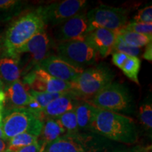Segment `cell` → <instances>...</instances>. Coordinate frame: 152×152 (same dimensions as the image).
Instances as JSON below:
<instances>
[{
    "label": "cell",
    "mask_w": 152,
    "mask_h": 152,
    "mask_svg": "<svg viewBox=\"0 0 152 152\" xmlns=\"http://www.w3.org/2000/svg\"><path fill=\"white\" fill-rule=\"evenodd\" d=\"M90 129L106 138L125 144H134L138 140L133 119L115 112L96 109Z\"/></svg>",
    "instance_id": "1"
},
{
    "label": "cell",
    "mask_w": 152,
    "mask_h": 152,
    "mask_svg": "<svg viewBox=\"0 0 152 152\" xmlns=\"http://www.w3.org/2000/svg\"><path fill=\"white\" fill-rule=\"evenodd\" d=\"M45 25L35 10L26 13L11 23L4 36L3 52L16 56L19 48L45 28Z\"/></svg>",
    "instance_id": "2"
},
{
    "label": "cell",
    "mask_w": 152,
    "mask_h": 152,
    "mask_svg": "<svg viewBox=\"0 0 152 152\" xmlns=\"http://www.w3.org/2000/svg\"><path fill=\"white\" fill-rule=\"evenodd\" d=\"M43 122L26 107L6 108L0 128L4 140H9L22 133H28L39 137Z\"/></svg>",
    "instance_id": "3"
},
{
    "label": "cell",
    "mask_w": 152,
    "mask_h": 152,
    "mask_svg": "<svg viewBox=\"0 0 152 152\" xmlns=\"http://www.w3.org/2000/svg\"><path fill=\"white\" fill-rule=\"evenodd\" d=\"M115 73L106 64L85 68L71 83V90L80 98H92L113 82Z\"/></svg>",
    "instance_id": "4"
},
{
    "label": "cell",
    "mask_w": 152,
    "mask_h": 152,
    "mask_svg": "<svg viewBox=\"0 0 152 152\" xmlns=\"http://www.w3.org/2000/svg\"><path fill=\"white\" fill-rule=\"evenodd\" d=\"M96 109L112 112H128L132 107V97L128 88L112 82L94 97L89 99Z\"/></svg>",
    "instance_id": "5"
},
{
    "label": "cell",
    "mask_w": 152,
    "mask_h": 152,
    "mask_svg": "<svg viewBox=\"0 0 152 152\" xmlns=\"http://www.w3.org/2000/svg\"><path fill=\"white\" fill-rule=\"evenodd\" d=\"M56 52L59 58L82 69L95 64L97 57L96 50L85 39L58 43Z\"/></svg>",
    "instance_id": "6"
},
{
    "label": "cell",
    "mask_w": 152,
    "mask_h": 152,
    "mask_svg": "<svg viewBox=\"0 0 152 152\" xmlns=\"http://www.w3.org/2000/svg\"><path fill=\"white\" fill-rule=\"evenodd\" d=\"M90 32L97 28L118 33L127 25L128 11L119 7L100 5L87 14Z\"/></svg>",
    "instance_id": "7"
},
{
    "label": "cell",
    "mask_w": 152,
    "mask_h": 152,
    "mask_svg": "<svg viewBox=\"0 0 152 152\" xmlns=\"http://www.w3.org/2000/svg\"><path fill=\"white\" fill-rule=\"evenodd\" d=\"M87 4L85 0H64L45 6H41L35 11L40 16L45 25H57L81 14Z\"/></svg>",
    "instance_id": "8"
},
{
    "label": "cell",
    "mask_w": 152,
    "mask_h": 152,
    "mask_svg": "<svg viewBox=\"0 0 152 152\" xmlns=\"http://www.w3.org/2000/svg\"><path fill=\"white\" fill-rule=\"evenodd\" d=\"M52 47V38L44 28L19 48L15 54L16 56L19 57L23 54L28 55L27 64L22 69L21 75H26L34 67L39 65L42 61L51 55Z\"/></svg>",
    "instance_id": "9"
},
{
    "label": "cell",
    "mask_w": 152,
    "mask_h": 152,
    "mask_svg": "<svg viewBox=\"0 0 152 152\" xmlns=\"http://www.w3.org/2000/svg\"><path fill=\"white\" fill-rule=\"evenodd\" d=\"M23 85L40 92L64 93L71 90V83L61 80L50 75L38 66L23 75Z\"/></svg>",
    "instance_id": "10"
},
{
    "label": "cell",
    "mask_w": 152,
    "mask_h": 152,
    "mask_svg": "<svg viewBox=\"0 0 152 152\" xmlns=\"http://www.w3.org/2000/svg\"><path fill=\"white\" fill-rule=\"evenodd\" d=\"M90 33L87 14H79L55 26L54 38L58 43L74 40H85Z\"/></svg>",
    "instance_id": "11"
},
{
    "label": "cell",
    "mask_w": 152,
    "mask_h": 152,
    "mask_svg": "<svg viewBox=\"0 0 152 152\" xmlns=\"http://www.w3.org/2000/svg\"><path fill=\"white\" fill-rule=\"evenodd\" d=\"M61 80L72 83L84 69L71 65L56 55H49L37 66Z\"/></svg>",
    "instance_id": "12"
},
{
    "label": "cell",
    "mask_w": 152,
    "mask_h": 152,
    "mask_svg": "<svg viewBox=\"0 0 152 152\" xmlns=\"http://www.w3.org/2000/svg\"><path fill=\"white\" fill-rule=\"evenodd\" d=\"M80 99L72 90L65 92L43 109L41 115L42 121L49 118L56 119L65 113L75 110L80 102Z\"/></svg>",
    "instance_id": "13"
},
{
    "label": "cell",
    "mask_w": 152,
    "mask_h": 152,
    "mask_svg": "<svg viewBox=\"0 0 152 152\" xmlns=\"http://www.w3.org/2000/svg\"><path fill=\"white\" fill-rule=\"evenodd\" d=\"M117 33L111 30L97 28L87 34L85 40L92 45L97 54L106 58L113 53Z\"/></svg>",
    "instance_id": "14"
},
{
    "label": "cell",
    "mask_w": 152,
    "mask_h": 152,
    "mask_svg": "<svg viewBox=\"0 0 152 152\" xmlns=\"http://www.w3.org/2000/svg\"><path fill=\"white\" fill-rule=\"evenodd\" d=\"M22 74L20 58L0 53V80L3 84L8 85L18 80Z\"/></svg>",
    "instance_id": "15"
},
{
    "label": "cell",
    "mask_w": 152,
    "mask_h": 152,
    "mask_svg": "<svg viewBox=\"0 0 152 152\" xmlns=\"http://www.w3.org/2000/svg\"><path fill=\"white\" fill-rule=\"evenodd\" d=\"M6 96V105L9 107H26L33 97L20 80L14 82L4 87Z\"/></svg>",
    "instance_id": "16"
},
{
    "label": "cell",
    "mask_w": 152,
    "mask_h": 152,
    "mask_svg": "<svg viewBox=\"0 0 152 152\" xmlns=\"http://www.w3.org/2000/svg\"><path fill=\"white\" fill-rule=\"evenodd\" d=\"M43 152H88L75 138V134L63 135L47 146Z\"/></svg>",
    "instance_id": "17"
},
{
    "label": "cell",
    "mask_w": 152,
    "mask_h": 152,
    "mask_svg": "<svg viewBox=\"0 0 152 152\" xmlns=\"http://www.w3.org/2000/svg\"><path fill=\"white\" fill-rule=\"evenodd\" d=\"M65 133V130L57 122L56 120L51 118L45 120L39 134L40 140H38L41 145V151L43 152L48 144L64 135Z\"/></svg>",
    "instance_id": "18"
},
{
    "label": "cell",
    "mask_w": 152,
    "mask_h": 152,
    "mask_svg": "<svg viewBox=\"0 0 152 152\" xmlns=\"http://www.w3.org/2000/svg\"><path fill=\"white\" fill-rule=\"evenodd\" d=\"M96 108L88 102H80L75 109L79 129H90Z\"/></svg>",
    "instance_id": "19"
},
{
    "label": "cell",
    "mask_w": 152,
    "mask_h": 152,
    "mask_svg": "<svg viewBox=\"0 0 152 152\" xmlns=\"http://www.w3.org/2000/svg\"><path fill=\"white\" fill-rule=\"evenodd\" d=\"M116 33L117 35L121 38L125 43L134 47L140 48L147 46L148 44L151 42L152 37L128 31L123 28Z\"/></svg>",
    "instance_id": "20"
},
{
    "label": "cell",
    "mask_w": 152,
    "mask_h": 152,
    "mask_svg": "<svg viewBox=\"0 0 152 152\" xmlns=\"http://www.w3.org/2000/svg\"><path fill=\"white\" fill-rule=\"evenodd\" d=\"M38 137L28 133H22L9 140L6 152H17L22 148L37 142Z\"/></svg>",
    "instance_id": "21"
},
{
    "label": "cell",
    "mask_w": 152,
    "mask_h": 152,
    "mask_svg": "<svg viewBox=\"0 0 152 152\" xmlns=\"http://www.w3.org/2000/svg\"><path fill=\"white\" fill-rule=\"evenodd\" d=\"M55 120H56L68 134H75L79 130L75 110L65 113Z\"/></svg>",
    "instance_id": "22"
},
{
    "label": "cell",
    "mask_w": 152,
    "mask_h": 152,
    "mask_svg": "<svg viewBox=\"0 0 152 152\" xmlns=\"http://www.w3.org/2000/svg\"><path fill=\"white\" fill-rule=\"evenodd\" d=\"M141 66V61L138 57L129 56L121 70L129 79L139 85L138 75Z\"/></svg>",
    "instance_id": "23"
},
{
    "label": "cell",
    "mask_w": 152,
    "mask_h": 152,
    "mask_svg": "<svg viewBox=\"0 0 152 152\" xmlns=\"http://www.w3.org/2000/svg\"><path fill=\"white\" fill-rule=\"evenodd\" d=\"M30 94L31 95L32 97L35 99L42 110L45 109L46 106L50 104L52 101L56 99L59 96H62L64 93H48V92H36V91L30 90L29 91Z\"/></svg>",
    "instance_id": "24"
},
{
    "label": "cell",
    "mask_w": 152,
    "mask_h": 152,
    "mask_svg": "<svg viewBox=\"0 0 152 152\" xmlns=\"http://www.w3.org/2000/svg\"><path fill=\"white\" fill-rule=\"evenodd\" d=\"M139 119L147 130L152 128V105L149 102L144 103L139 109Z\"/></svg>",
    "instance_id": "25"
},
{
    "label": "cell",
    "mask_w": 152,
    "mask_h": 152,
    "mask_svg": "<svg viewBox=\"0 0 152 152\" xmlns=\"http://www.w3.org/2000/svg\"><path fill=\"white\" fill-rule=\"evenodd\" d=\"M113 52H120L130 56L138 57L141 53V49L128 45L117 35L116 41H115L113 49Z\"/></svg>",
    "instance_id": "26"
},
{
    "label": "cell",
    "mask_w": 152,
    "mask_h": 152,
    "mask_svg": "<svg viewBox=\"0 0 152 152\" xmlns=\"http://www.w3.org/2000/svg\"><path fill=\"white\" fill-rule=\"evenodd\" d=\"M123 29L152 37L151 23H137L132 21L127 23L126 26L123 28Z\"/></svg>",
    "instance_id": "27"
},
{
    "label": "cell",
    "mask_w": 152,
    "mask_h": 152,
    "mask_svg": "<svg viewBox=\"0 0 152 152\" xmlns=\"http://www.w3.org/2000/svg\"><path fill=\"white\" fill-rule=\"evenodd\" d=\"M134 22L151 23H152V7L151 6L144 7L138 11V12L133 17Z\"/></svg>",
    "instance_id": "28"
},
{
    "label": "cell",
    "mask_w": 152,
    "mask_h": 152,
    "mask_svg": "<svg viewBox=\"0 0 152 152\" xmlns=\"http://www.w3.org/2000/svg\"><path fill=\"white\" fill-rule=\"evenodd\" d=\"M21 4V1L16 0H0V12L10 11Z\"/></svg>",
    "instance_id": "29"
},
{
    "label": "cell",
    "mask_w": 152,
    "mask_h": 152,
    "mask_svg": "<svg viewBox=\"0 0 152 152\" xmlns=\"http://www.w3.org/2000/svg\"><path fill=\"white\" fill-rule=\"evenodd\" d=\"M129 56L120 52L112 53V62L115 66L121 68L123 67L124 64L128 60Z\"/></svg>",
    "instance_id": "30"
},
{
    "label": "cell",
    "mask_w": 152,
    "mask_h": 152,
    "mask_svg": "<svg viewBox=\"0 0 152 152\" xmlns=\"http://www.w3.org/2000/svg\"><path fill=\"white\" fill-rule=\"evenodd\" d=\"M17 152H42L41 151V145L39 141L35 142V143L25 147Z\"/></svg>",
    "instance_id": "31"
},
{
    "label": "cell",
    "mask_w": 152,
    "mask_h": 152,
    "mask_svg": "<svg viewBox=\"0 0 152 152\" xmlns=\"http://www.w3.org/2000/svg\"><path fill=\"white\" fill-rule=\"evenodd\" d=\"M143 58L144 59L151 61L152 59V43L150 42L147 45L145 51H144L143 54Z\"/></svg>",
    "instance_id": "32"
},
{
    "label": "cell",
    "mask_w": 152,
    "mask_h": 152,
    "mask_svg": "<svg viewBox=\"0 0 152 152\" xmlns=\"http://www.w3.org/2000/svg\"><path fill=\"white\" fill-rule=\"evenodd\" d=\"M6 149H7V144L4 140L0 139V152H6Z\"/></svg>",
    "instance_id": "33"
},
{
    "label": "cell",
    "mask_w": 152,
    "mask_h": 152,
    "mask_svg": "<svg viewBox=\"0 0 152 152\" xmlns=\"http://www.w3.org/2000/svg\"><path fill=\"white\" fill-rule=\"evenodd\" d=\"M3 45H4V36L0 33V53L2 52L3 51Z\"/></svg>",
    "instance_id": "34"
},
{
    "label": "cell",
    "mask_w": 152,
    "mask_h": 152,
    "mask_svg": "<svg viewBox=\"0 0 152 152\" xmlns=\"http://www.w3.org/2000/svg\"><path fill=\"white\" fill-rule=\"evenodd\" d=\"M0 139H1V140H4V135H3V132H2V130H1V129L0 128Z\"/></svg>",
    "instance_id": "35"
},
{
    "label": "cell",
    "mask_w": 152,
    "mask_h": 152,
    "mask_svg": "<svg viewBox=\"0 0 152 152\" xmlns=\"http://www.w3.org/2000/svg\"><path fill=\"white\" fill-rule=\"evenodd\" d=\"M4 85L3 84V83L0 80V90H2V89H4Z\"/></svg>",
    "instance_id": "36"
}]
</instances>
